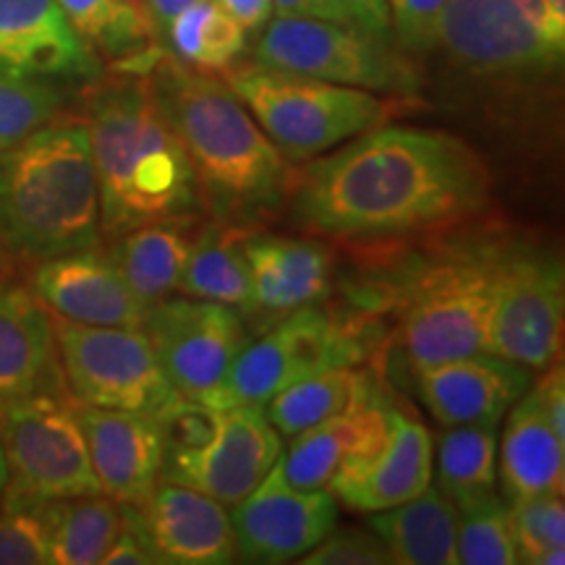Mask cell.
<instances>
[{
  "mask_svg": "<svg viewBox=\"0 0 565 565\" xmlns=\"http://www.w3.org/2000/svg\"><path fill=\"white\" fill-rule=\"evenodd\" d=\"M490 173L463 139L437 129L374 126L309 160L288 200L301 228L343 242H380L448 228L477 215Z\"/></svg>",
  "mask_w": 565,
  "mask_h": 565,
  "instance_id": "cell-1",
  "label": "cell"
},
{
  "mask_svg": "<svg viewBox=\"0 0 565 565\" xmlns=\"http://www.w3.org/2000/svg\"><path fill=\"white\" fill-rule=\"evenodd\" d=\"M147 74L217 221L249 223L288 200L296 173L228 84L162 53Z\"/></svg>",
  "mask_w": 565,
  "mask_h": 565,
  "instance_id": "cell-2",
  "label": "cell"
},
{
  "mask_svg": "<svg viewBox=\"0 0 565 565\" xmlns=\"http://www.w3.org/2000/svg\"><path fill=\"white\" fill-rule=\"evenodd\" d=\"M87 131L100 186V225L110 242L139 225L192 223L200 215V181L150 79L105 87L92 103Z\"/></svg>",
  "mask_w": 565,
  "mask_h": 565,
  "instance_id": "cell-3",
  "label": "cell"
},
{
  "mask_svg": "<svg viewBox=\"0 0 565 565\" xmlns=\"http://www.w3.org/2000/svg\"><path fill=\"white\" fill-rule=\"evenodd\" d=\"M100 186L87 124H45L0 152V244L45 263L100 244Z\"/></svg>",
  "mask_w": 565,
  "mask_h": 565,
  "instance_id": "cell-4",
  "label": "cell"
},
{
  "mask_svg": "<svg viewBox=\"0 0 565 565\" xmlns=\"http://www.w3.org/2000/svg\"><path fill=\"white\" fill-rule=\"evenodd\" d=\"M225 84L236 92L265 137L288 162H309L359 134L385 124L391 105L377 92L345 87L246 63L225 71Z\"/></svg>",
  "mask_w": 565,
  "mask_h": 565,
  "instance_id": "cell-5",
  "label": "cell"
},
{
  "mask_svg": "<svg viewBox=\"0 0 565 565\" xmlns=\"http://www.w3.org/2000/svg\"><path fill=\"white\" fill-rule=\"evenodd\" d=\"M76 406L66 383L0 401L3 492L34 500L103 494Z\"/></svg>",
  "mask_w": 565,
  "mask_h": 565,
  "instance_id": "cell-6",
  "label": "cell"
},
{
  "mask_svg": "<svg viewBox=\"0 0 565 565\" xmlns=\"http://www.w3.org/2000/svg\"><path fill=\"white\" fill-rule=\"evenodd\" d=\"M252 61L377 95L414 97L422 76L393 38L330 19L273 17L257 34Z\"/></svg>",
  "mask_w": 565,
  "mask_h": 565,
  "instance_id": "cell-7",
  "label": "cell"
},
{
  "mask_svg": "<svg viewBox=\"0 0 565 565\" xmlns=\"http://www.w3.org/2000/svg\"><path fill=\"white\" fill-rule=\"evenodd\" d=\"M53 335L63 383L76 404L158 419L181 398L141 328H92L53 317Z\"/></svg>",
  "mask_w": 565,
  "mask_h": 565,
  "instance_id": "cell-8",
  "label": "cell"
},
{
  "mask_svg": "<svg viewBox=\"0 0 565 565\" xmlns=\"http://www.w3.org/2000/svg\"><path fill=\"white\" fill-rule=\"evenodd\" d=\"M398 349L414 374L492 351L490 263L448 265L429 273L401 315Z\"/></svg>",
  "mask_w": 565,
  "mask_h": 565,
  "instance_id": "cell-9",
  "label": "cell"
},
{
  "mask_svg": "<svg viewBox=\"0 0 565 565\" xmlns=\"http://www.w3.org/2000/svg\"><path fill=\"white\" fill-rule=\"evenodd\" d=\"M435 51L475 79L540 82L561 71L565 45L534 24L521 0H450Z\"/></svg>",
  "mask_w": 565,
  "mask_h": 565,
  "instance_id": "cell-10",
  "label": "cell"
},
{
  "mask_svg": "<svg viewBox=\"0 0 565 565\" xmlns=\"http://www.w3.org/2000/svg\"><path fill=\"white\" fill-rule=\"evenodd\" d=\"M362 359V345L330 320L322 309L301 307L259 341L244 345L233 362L221 391L207 401L212 408L259 406L296 380L328 366H353Z\"/></svg>",
  "mask_w": 565,
  "mask_h": 565,
  "instance_id": "cell-11",
  "label": "cell"
},
{
  "mask_svg": "<svg viewBox=\"0 0 565 565\" xmlns=\"http://www.w3.org/2000/svg\"><path fill=\"white\" fill-rule=\"evenodd\" d=\"M492 270V353L545 372L561 359L565 286L563 265L540 252H505Z\"/></svg>",
  "mask_w": 565,
  "mask_h": 565,
  "instance_id": "cell-12",
  "label": "cell"
},
{
  "mask_svg": "<svg viewBox=\"0 0 565 565\" xmlns=\"http://www.w3.org/2000/svg\"><path fill=\"white\" fill-rule=\"evenodd\" d=\"M158 362L183 398L207 401L221 391L246 345L236 307L194 296H168L147 307L145 324Z\"/></svg>",
  "mask_w": 565,
  "mask_h": 565,
  "instance_id": "cell-13",
  "label": "cell"
},
{
  "mask_svg": "<svg viewBox=\"0 0 565 565\" xmlns=\"http://www.w3.org/2000/svg\"><path fill=\"white\" fill-rule=\"evenodd\" d=\"M238 557L246 563H291L307 555L330 529L338 526L335 494L322 490H296L282 475L280 458L267 477L231 505Z\"/></svg>",
  "mask_w": 565,
  "mask_h": 565,
  "instance_id": "cell-14",
  "label": "cell"
},
{
  "mask_svg": "<svg viewBox=\"0 0 565 565\" xmlns=\"http://www.w3.org/2000/svg\"><path fill=\"white\" fill-rule=\"evenodd\" d=\"M282 454L280 433L259 406L221 408V424L212 440L189 454H166L162 479L186 484L236 505L267 477Z\"/></svg>",
  "mask_w": 565,
  "mask_h": 565,
  "instance_id": "cell-15",
  "label": "cell"
},
{
  "mask_svg": "<svg viewBox=\"0 0 565 565\" xmlns=\"http://www.w3.org/2000/svg\"><path fill=\"white\" fill-rule=\"evenodd\" d=\"M121 508L158 563L228 565L238 561L231 513L210 494L160 479L150 498L139 505L121 503Z\"/></svg>",
  "mask_w": 565,
  "mask_h": 565,
  "instance_id": "cell-16",
  "label": "cell"
},
{
  "mask_svg": "<svg viewBox=\"0 0 565 565\" xmlns=\"http://www.w3.org/2000/svg\"><path fill=\"white\" fill-rule=\"evenodd\" d=\"M32 291L58 320L92 328H141L147 303L131 291L110 254L68 252L38 263Z\"/></svg>",
  "mask_w": 565,
  "mask_h": 565,
  "instance_id": "cell-17",
  "label": "cell"
},
{
  "mask_svg": "<svg viewBox=\"0 0 565 565\" xmlns=\"http://www.w3.org/2000/svg\"><path fill=\"white\" fill-rule=\"evenodd\" d=\"M0 74L89 82L100 74V61L58 0H0Z\"/></svg>",
  "mask_w": 565,
  "mask_h": 565,
  "instance_id": "cell-18",
  "label": "cell"
},
{
  "mask_svg": "<svg viewBox=\"0 0 565 565\" xmlns=\"http://www.w3.org/2000/svg\"><path fill=\"white\" fill-rule=\"evenodd\" d=\"M391 433L377 454L343 463L328 490L338 503L359 513H377L416 498L433 484V435L419 419L387 406Z\"/></svg>",
  "mask_w": 565,
  "mask_h": 565,
  "instance_id": "cell-19",
  "label": "cell"
},
{
  "mask_svg": "<svg viewBox=\"0 0 565 565\" xmlns=\"http://www.w3.org/2000/svg\"><path fill=\"white\" fill-rule=\"evenodd\" d=\"M526 366L484 351L416 372V393L443 427H498L515 401L532 387Z\"/></svg>",
  "mask_w": 565,
  "mask_h": 565,
  "instance_id": "cell-20",
  "label": "cell"
},
{
  "mask_svg": "<svg viewBox=\"0 0 565 565\" xmlns=\"http://www.w3.org/2000/svg\"><path fill=\"white\" fill-rule=\"evenodd\" d=\"M100 492L116 503L139 505L162 479L166 440L152 416L118 408L76 406Z\"/></svg>",
  "mask_w": 565,
  "mask_h": 565,
  "instance_id": "cell-21",
  "label": "cell"
},
{
  "mask_svg": "<svg viewBox=\"0 0 565 565\" xmlns=\"http://www.w3.org/2000/svg\"><path fill=\"white\" fill-rule=\"evenodd\" d=\"M387 433V404L370 387L341 414L294 435L288 454H280L282 475L296 490H322L343 463L364 461L377 454Z\"/></svg>",
  "mask_w": 565,
  "mask_h": 565,
  "instance_id": "cell-22",
  "label": "cell"
},
{
  "mask_svg": "<svg viewBox=\"0 0 565 565\" xmlns=\"http://www.w3.org/2000/svg\"><path fill=\"white\" fill-rule=\"evenodd\" d=\"M244 252L252 273L249 312L286 317L330 294L333 257L322 244L246 231Z\"/></svg>",
  "mask_w": 565,
  "mask_h": 565,
  "instance_id": "cell-23",
  "label": "cell"
},
{
  "mask_svg": "<svg viewBox=\"0 0 565 565\" xmlns=\"http://www.w3.org/2000/svg\"><path fill=\"white\" fill-rule=\"evenodd\" d=\"M61 383L51 312L30 288L0 278V401Z\"/></svg>",
  "mask_w": 565,
  "mask_h": 565,
  "instance_id": "cell-24",
  "label": "cell"
},
{
  "mask_svg": "<svg viewBox=\"0 0 565 565\" xmlns=\"http://www.w3.org/2000/svg\"><path fill=\"white\" fill-rule=\"evenodd\" d=\"M508 412L511 414L498 448L503 503L563 494L565 437L555 433L532 387Z\"/></svg>",
  "mask_w": 565,
  "mask_h": 565,
  "instance_id": "cell-25",
  "label": "cell"
},
{
  "mask_svg": "<svg viewBox=\"0 0 565 565\" xmlns=\"http://www.w3.org/2000/svg\"><path fill=\"white\" fill-rule=\"evenodd\" d=\"M370 529L380 536L391 563L456 565L458 508L433 484L406 503L370 513Z\"/></svg>",
  "mask_w": 565,
  "mask_h": 565,
  "instance_id": "cell-26",
  "label": "cell"
},
{
  "mask_svg": "<svg viewBox=\"0 0 565 565\" xmlns=\"http://www.w3.org/2000/svg\"><path fill=\"white\" fill-rule=\"evenodd\" d=\"M186 225L189 221L147 223L113 242V263L147 307L179 291L183 267L194 244Z\"/></svg>",
  "mask_w": 565,
  "mask_h": 565,
  "instance_id": "cell-27",
  "label": "cell"
},
{
  "mask_svg": "<svg viewBox=\"0 0 565 565\" xmlns=\"http://www.w3.org/2000/svg\"><path fill=\"white\" fill-rule=\"evenodd\" d=\"M246 231L238 223H210L194 238L179 294L252 309V273L244 252Z\"/></svg>",
  "mask_w": 565,
  "mask_h": 565,
  "instance_id": "cell-28",
  "label": "cell"
},
{
  "mask_svg": "<svg viewBox=\"0 0 565 565\" xmlns=\"http://www.w3.org/2000/svg\"><path fill=\"white\" fill-rule=\"evenodd\" d=\"M74 32L95 53L116 58L126 71L147 74L158 53H152V26L145 9L131 0H58Z\"/></svg>",
  "mask_w": 565,
  "mask_h": 565,
  "instance_id": "cell-29",
  "label": "cell"
},
{
  "mask_svg": "<svg viewBox=\"0 0 565 565\" xmlns=\"http://www.w3.org/2000/svg\"><path fill=\"white\" fill-rule=\"evenodd\" d=\"M51 563L97 565L121 529V503L108 494L47 500Z\"/></svg>",
  "mask_w": 565,
  "mask_h": 565,
  "instance_id": "cell-30",
  "label": "cell"
},
{
  "mask_svg": "<svg viewBox=\"0 0 565 565\" xmlns=\"http://www.w3.org/2000/svg\"><path fill=\"white\" fill-rule=\"evenodd\" d=\"M498 482V427H448L437 445V490L456 508L494 494Z\"/></svg>",
  "mask_w": 565,
  "mask_h": 565,
  "instance_id": "cell-31",
  "label": "cell"
},
{
  "mask_svg": "<svg viewBox=\"0 0 565 565\" xmlns=\"http://www.w3.org/2000/svg\"><path fill=\"white\" fill-rule=\"evenodd\" d=\"M370 387V377L353 366H328V370L307 374L294 385L282 387L278 395L267 401L265 414L282 437H294L341 414Z\"/></svg>",
  "mask_w": 565,
  "mask_h": 565,
  "instance_id": "cell-32",
  "label": "cell"
},
{
  "mask_svg": "<svg viewBox=\"0 0 565 565\" xmlns=\"http://www.w3.org/2000/svg\"><path fill=\"white\" fill-rule=\"evenodd\" d=\"M162 38L186 66L225 74L246 51L244 26L217 0H200L175 17Z\"/></svg>",
  "mask_w": 565,
  "mask_h": 565,
  "instance_id": "cell-33",
  "label": "cell"
},
{
  "mask_svg": "<svg viewBox=\"0 0 565 565\" xmlns=\"http://www.w3.org/2000/svg\"><path fill=\"white\" fill-rule=\"evenodd\" d=\"M456 557L463 565H513L519 563L503 498L490 494L475 505L458 508Z\"/></svg>",
  "mask_w": 565,
  "mask_h": 565,
  "instance_id": "cell-34",
  "label": "cell"
},
{
  "mask_svg": "<svg viewBox=\"0 0 565 565\" xmlns=\"http://www.w3.org/2000/svg\"><path fill=\"white\" fill-rule=\"evenodd\" d=\"M508 519L519 563L563 565L565 563V505L563 494L508 503Z\"/></svg>",
  "mask_w": 565,
  "mask_h": 565,
  "instance_id": "cell-35",
  "label": "cell"
},
{
  "mask_svg": "<svg viewBox=\"0 0 565 565\" xmlns=\"http://www.w3.org/2000/svg\"><path fill=\"white\" fill-rule=\"evenodd\" d=\"M51 563L47 500L0 494V565Z\"/></svg>",
  "mask_w": 565,
  "mask_h": 565,
  "instance_id": "cell-36",
  "label": "cell"
},
{
  "mask_svg": "<svg viewBox=\"0 0 565 565\" xmlns=\"http://www.w3.org/2000/svg\"><path fill=\"white\" fill-rule=\"evenodd\" d=\"M61 110L53 82L0 74V152L51 124Z\"/></svg>",
  "mask_w": 565,
  "mask_h": 565,
  "instance_id": "cell-37",
  "label": "cell"
},
{
  "mask_svg": "<svg viewBox=\"0 0 565 565\" xmlns=\"http://www.w3.org/2000/svg\"><path fill=\"white\" fill-rule=\"evenodd\" d=\"M450 0H387L391 32L404 53H433Z\"/></svg>",
  "mask_w": 565,
  "mask_h": 565,
  "instance_id": "cell-38",
  "label": "cell"
},
{
  "mask_svg": "<svg viewBox=\"0 0 565 565\" xmlns=\"http://www.w3.org/2000/svg\"><path fill=\"white\" fill-rule=\"evenodd\" d=\"M166 454H189L207 445L221 424V408H212L204 401L181 398L158 416Z\"/></svg>",
  "mask_w": 565,
  "mask_h": 565,
  "instance_id": "cell-39",
  "label": "cell"
},
{
  "mask_svg": "<svg viewBox=\"0 0 565 565\" xmlns=\"http://www.w3.org/2000/svg\"><path fill=\"white\" fill-rule=\"evenodd\" d=\"M299 561L303 565H385L391 557L372 529L333 526Z\"/></svg>",
  "mask_w": 565,
  "mask_h": 565,
  "instance_id": "cell-40",
  "label": "cell"
},
{
  "mask_svg": "<svg viewBox=\"0 0 565 565\" xmlns=\"http://www.w3.org/2000/svg\"><path fill=\"white\" fill-rule=\"evenodd\" d=\"M333 3L341 11L343 24H353L359 30L393 38L387 0H333Z\"/></svg>",
  "mask_w": 565,
  "mask_h": 565,
  "instance_id": "cell-41",
  "label": "cell"
},
{
  "mask_svg": "<svg viewBox=\"0 0 565 565\" xmlns=\"http://www.w3.org/2000/svg\"><path fill=\"white\" fill-rule=\"evenodd\" d=\"M532 391L540 401L542 412L555 427L557 435L565 437V370L561 362L550 364L545 370V377L540 383H532Z\"/></svg>",
  "mask_w": 565,
  "mask_h": 565,
  "instance_id": "cell-42",
  "label": "cell"
},
{
  "mask_svg": "<svg viewBox=\"0 0 565 565\" xmlns=\"http://www.w3.org/2000/svg\"><path fill=\"white\" fill-rule=\"evenodd\" d=\"M158 557L150 553V547L145 545L137 526L131 524L129 515L124 513L121 508V529H118V536L113 540L108 553L103 557V565H154Z\"/></svg>",
  "mask_w": 565,
  "mask_h": 565,
  "instance_id": "cell-43",
  "label": "cell"
},
{
  "mask_svg": "<svg viewBox=\"0 0 565 565\" xmlns=\"http://www.w3.org/2000/svg\"><path fill=\"white\" fill-rule=\"evenodd\" d=\"M246 34H259L275 17L273 0H217Z\"/></svg>",
  "mask_w": 565,
  "mask_h": 565,
  "instance_id": "cell-44",
  "label": "cell"
},
{
  "mask_svg": "<svg viewBox=\"0 0 565 565\" xmlns=\"http://www.w3.org/2000/svg\"><path fill=\"white\" fill-rule=\"evenodd\" d=\"M278 17H299V19H330L343 21L341 11L333 0H273Z\"/></svg>",
  "mask_w": 565,
  "mask_h": 565,
  "instance_id": "cell-45",
  "label": "cell"
},
{
  "mask_svg": "<svg viewBox=\"0 0 565 565\" xmlns=\"http://www.w3.org/2000/svg\"><path fill=\"white\" fill-rule=\"evenodd\" d=\"M200 3V0H147L145 3V13L147 19H150V26L154 34H166L168 24L179 17L183 9H189V6Z\"/></svg>",
  "mask_w": 565,
  "mask_h": 565,
  "instance_id": "cell-46",
  "label": "cell"
},
{
  "mask_svg": "<svg viewBox=\"0 0 565 565\" xmlns=\"http://www.w3.org/2000/svg\"><path fill=\"white\" fill-rule=\"evenodd\" d=\"M6 479H9V471H6V456H3V440H0V494H3Z\"/></svg>",
  "mask_w": 565,
  "mask_h": 565,
  "instance_id": "cell-47",
  "label": "cell"
},
{
  "mask_svg": "<svg viewBox=\"0 0 565 565\" xmlns=\"http://www.w3.org/2000/svg\"><path fill=\"white\" fill-rule=\"evenodd\" d=\"M553 6H555V11L565 13V0H553Z\"/></svg>",
  "mask_w": 565,
  "mask_h": 565,
  "instance_id": "cell-48",
  "label": "cell"
}]
</instances>
